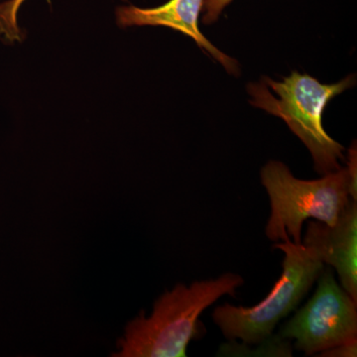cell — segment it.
<instances>
[{"label":"cell","mask_w":357,"mask_h":357,"mask_svg":"<svg viewBox=\"0 0 357 357\" xmlns=\"http://www.w3.org/2000/svg\"><path fill=\"white\" fill-rule=\"evenodd\" d=\"M244 283L238 274L225 273L213 280L178 284L155 302L151 316L141 312L128 324L119 342L116 357H185L198 337L199 316L225 295L236 296Z\"/></svg>","instance_id":"obj_1"},{"label":"cell","mask_w":357,"mask_h":357,"mask_svg":"<svg viewBox=\"0 0 357 357\" xmlns=\"http://www.w3.org/2000/svg\"><path fill=\"white\" fill-rule=\"evenodd\" d=\"M354 77L340 83L324 84L307 74L293 72L281 82L264 77L249 84L253 107L280 117L311 152L314 169L321 175L342 168L344 147L333 139L323 126V114L335 96L354 86Z\"/></svg>","instance_id":"obj_2"},{"label":"cell","mask_w":357,"mask_h":357,"mask_svg":"<svg viewBox=\"0 0 357 357\" xmlns=\"http://www.w3.org/2000/svg\"><path fill=\"white\" fill-rule=\"evenodd\" d=\"M261 181L271 206L265 234L274 243L290 239L302 243L305 220L335 225L351 199L357 201V184L347 167L319 180L305 181L294 177L282 162L270 161L263 167Z\"/></svg>","instance_id":"obj_3"},{"label":"cell","mask_w":357,"mask_h":357,"mask_svg":"<svg viewBox=\"0 0 357 357\" xmlns=\"http://www.w3.org/2000/svg\"><path fill=\"white\" fill-rule=\"evenodd\" d=\"M283 251V272L271 292L259 304L250 307L230 304L215 307L213 319L229 340L258 344L272 337L277 324L297 307L324 270L325 263L306 246L292 241L274 243Z\"/></svg>","instance_id":"obj_4"},{"label":"cell","mask_w":357,"mask_h":357,"mask_svg":"<svg viewBox=\"0 0 357 357\" xmlns=\"http://www.w3.org/2000/svg\"><path fill=\"white\" fill-rule=\"evenodd\" d=\"M318 287L304 307L282 326L278 337L294 340L306 356H318L357 340V303L337 284L333 270L324 268Z\"/></svg>","instance_id":"obj_5"},{"label":"cell","mask_w":357,"mask_h":357,"mask_svg":"<svg viewBox=\"0 0 357 357\" xmlns=\"http://www.w3.org/2000/svg\"><path fill=\"white\" fill-rule=\"evenodd\" d=\"M302 244L335 268L342 287L357 303V201L351 199L335 225L309 222Z\"/></svg>","instance_id":"obj_6"},{"label":"cell","mask_w":357,"mask_h":357,"mask_svg":"<svg viewBox=\"0 0 357 357\" xmlns=\"http://www.w3.org/2000/svg\"><path fill=\"white\" fill-rule=\"evenodd\" d=\"M204 0H169L155 8H139L133 6L116 9L117 24L131 26H164L191 37L197 44L211 54L229 74H238V65L204 36L199 28V18L203 13Z\"/></svg>","instance_id":"obj_7"},{"label":"cell","mask_w":357,"mask_h":357,"mask_svg":"<svg viewBox=\"0 0 357 357\" xmlns=\"http://www.w3.org/2000/svg\"><path fill=\"white\" fill-rule=\"evenodd\" d=\"M26 0H8L0 3V36L6 41H20L22 33L18 27L17 14Z\"/></svg>","instance_id":"obj_8"},{"label":"cell","mask_w":357,"mask_h":357,"mask_svg":"<svg viewBox=\"0 0 357 357\" xmlns=\"http://www.w3.org/2000/svg\"><path fill=\"white\" fill-rule=\"evenodd\" d=\"M232 0H204L203 22L204 24H211L220 17L223 9L225 8Z\"/></svg>","instance_id":"obj_9"},{"label":"cell","mask_w":357,"mask_h":357,"mask_svg":"<svg viewBox=\"0 0 357 357\" xmlns=\"http://www.w3.org/2000/svg\"><path fill=\"white\" fill-rule=\"evenodd\" d=\"M317 356L328 357H356L357 356V340L347 342V344L337 345L333 349L321 352Z\"/></svg>","instance_id":"obj_10"}]
</instances>
